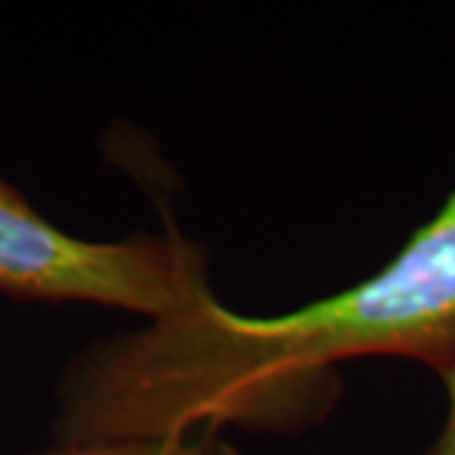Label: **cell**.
Segmentation results:
<instances>
[{"mask_svg": "<svg viewBox=\"0 0 455 455\" xmlns=\"http://www.w3.org/2000/svg\"><path fill=\"white\" fill-rule=\"evenodd\" d=\"M455 359V188L379 271L276 316L193 309L86 344L56 385L53 448L299 435L337 407L341 362Z\"/></svg>", "mask_w": 455, "mask_h": 455, "instance_id": "6da1fadb", "label": "cell"}, {"mask_svg": "<svg viewBox=\"0 0 455 455\" xmlns=\"http://www.w3.org/2000/svg\"><path fill=\"white\" fill-rule=\"evenodd\" d=\"M438 377L448 397V415H445L440 435L425 455H455V359L440 370Z\"/></svg>", "mask_w": 455, "mask_h": 455, "instance_id": "277c9868", "label": "cell"}, {"mask_svg": "<svg viewBox=\"0 0 455 455\" xmlns=\"http://www.w3.org/2000/svg\"><path fill=\"white\" fill-rule=\"evenodd\" d=\"M38 455H243L220 435L175 440V443H132V445H104V448H51Z\"/></svg>", "mask_w": 455, "mask_h": 455, "instance_id": "3957f363", "label": "cell"}, {"mask_svg": "<svg viewBox=\"0 0 455 455\" xmlns=\"http://www.w3.org/2000/svg\"><path fill=\"white\" fill-rule=\"evenodd\" d=\"M0 293L112 307L149 322L193 309L212 289L203 248L175 228L86 241L53 226L0 175Z\"/></svg>", "mask_w": 455, "mask_h": 455, "instance_id": "7a4b0ae2", "label": "cell"}]
</instances>
